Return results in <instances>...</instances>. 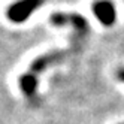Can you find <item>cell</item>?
Masks as SVG:
<instances>
[{
    "mask_svg": "<svg viewBox=\"0 0 124 124\" xmlns=\"http://www.w3.org/2000/svg\"><path fill=\"white\" fill-rule=\"evenodd\" d=\"M45 0H20L8 9V16L14 23H23L30 16L33 11L42 6Z\"/></svg>",
    "mask_w": 124,
    "mask_h": 124,
    "instance_id": "1",
    "label": "cell"
},
{
    "mask_svg": "<svg viewBox=\"0 0 124 124\" xmlns=\"http://www.w3.org/2000/svg\"><path fill=\"white\" fill-rule=\"evenodd\" d=\"M93 14L103 25H112L115 23V8L108 0H97L93 3Z\"/></svg>",
    "mask_w": 124,
    "mask_h": 124,
    "instance_id": "2",
    "label": "cell"
},
{
    "mask_svg": "<svg viewBox=\"0 0 124 124\" xmlns=\"http://www.w3.org/2000/svg\"><path fill=\"white\" fill-rule=\"evenodd\" d=\"M51 23L55 25H63V24H73L75 29L79 30L81 33H85L88 30V24L87 21L79 15H64V14H54L51 16Z\"/></svg>",
    "mask_w": 124,
    "mask_h": 124,
    "instance_id": "3",
    "label": "cell"
},
{
    "mask_svg": "<svg viewBox=\"0 0 124 124\" xmlns=\"http://www.w3.org/2000/svg\"><path fill=\"white\" fill-rule=\"evenodd\" d=\"M20 85H21V90L25 96L31 97L34 93H36V87H38V81L31 73L29 75H23L20 78Z\"/></svg>",
    "mask_w": 124,
    "mask_h": 124,
    "instance_id": "4",
    "label": "cell"
},
{
    "mask_svg": "<svg viewBox=\"0 0 124 124\" xmlns=\"http://www.w3.org/2000/svg\"><path fill=\"white\" fill-rule=\"evenodd\" d=\"M118 79H120V81H124V67H121L120 70H118Z\"/></svg>",
    "mask_w": 124,
    "mask_h": 124,
    "instance_id": "5",
    "label": "cell"
}]
</instances>
